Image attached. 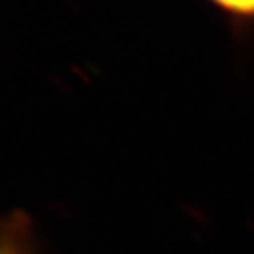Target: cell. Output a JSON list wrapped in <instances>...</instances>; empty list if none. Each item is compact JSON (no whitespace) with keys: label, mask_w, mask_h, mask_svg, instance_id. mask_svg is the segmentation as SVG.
<instances>
[{"label":"cell","mask_w":254,"mask_h":254,"mask_svg":"<svg viewBox=\"0 0 254 254\" xmlns=\"http://www.w3.org/2000/svg\"><path fill=\"white\" fill-rule=\"evenodd\" d=\"M212 4L222 12L235 18H254V0H210Z\"/></svg>","instance_id":"2"},{"label":"cell","mask_w":254,"mask_h":254,"mask_svg":"<svg viewBox=\"0 0 254 254\" xmlns=\"http://www.w3.org/2000/svg\"><path fill=\"white\" fill-rule=\"evenodd\" d=\"M0 254H28V226L21 215L0 228Z\"/></svg>","instance_id":"1"}]
</instances>
